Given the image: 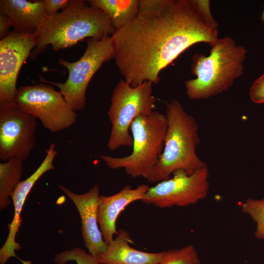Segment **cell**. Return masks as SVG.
I'll return each mask as SVG.
<instances>
[{
	"label": "cell",
	"instance_id": "cell-11",
	"mask_svg": "<svg viewBox=\"0 0 264 264\" xmlns=\"http://www.w3.org/2000/svg\"><path fill=\"white\" fill-rule=\"evenodd\" d=\"M37 45L35 33L10 32L0 41V106L16 105L20 70Z\"/></svg>",
	"mask_w": 264,
	"mask_h": 264
},
{
	"label": "cell",
	"instance_id": "cell-21",
	"mask_svg": "<svg viewBox=\"0 0 264 264\" xmlns=\"http://www.w3.org/2000/svg\"><path fill=\"white\" fill-rule=\"evenodd\" d=\"M71 261L77 264H98L95 258L80 247L56 254L54 259L56 264H66Z\"/></svg>",
	"mask_w": 264,
	"mask_h": 264
},
{
	"label": "cell",
	"instance_id": "cell-1",
	"mask_svg": "<svg viewBox=\"0 0 264 264\" xmlns=\"http://www.w3.org/2000/svg\"><path fill=\"white\" fill-rule=\"evenodd\" d=\"M208 0H173L167 7L138 14L111 36L115 64L124 80L134 87L157 85L161 71L191 46H212L218 24Z\"/></svg>",
	"mask_w": 264,
	"mask_h": 264
},
{
	"label": "cell",
	"instance_id": "cell-16",
	"mask_svg": "<svg viewBox=\"0 0 264 264\" xmlns=\"http://www.w3.org/2000/svg\"><path fill=\"white\" fill-rule=\"evenodd\" d=\"M0 11L10 17L13 31L21 33H35L47 17L44 0H0Z\"/></svg>",
	"mask_w": 264,
	"mask_h": 264
},
{
	"label": "cell",
	"instance_id": "cell-5",
	"mask_svg": "<svg viewBox=\"0 0 264 264\" xmlns=\"http://www.w3.org/2000/svg\"><path fill=\"white\" fill-rule=\"evenodd\" d=\"M167 129L166 116L158 111L139 115L130 127L132 153L123 157L101 155V158L110 169L123 168L132 178L142 177L148 180L162 153Z\"/></svg>",
	"mask_w": 264,
	"mask_h": 264
},
{
	"label": "cell",
	"instance_id": "cell-9",
	"mask_svg": "<svg viewBox=\"0 0 264 264\" xmlns=\"http://www.w3.org/2000/svg\"><path fill=\"white\" fill-rule=\"evenodd\" d=\"M207 166L189 175L183 170L150 188L141 200L159 208L187 206L205 198L209 189Z\"/></svg>",
	"mask_w": 264,
	"mask_h": 264
},
{
	"label": "cell",
	"instance_id": "cell-14",
	"mask_svg": "<svg viewBox=\"0 0 264 264\" xmlns=\"http://www.w3.org/2000/svg\"><path fill=\"white\" fill-rule=\"evenodd\" d=\"M149 188L147 184L140 185L135 189L128 185L114 195L100 196L97 220L103 239L108 245L113 240L114 235L118 234L116 222L121 212L132 202L141 200Z\"/></svg>",
	"mask_w": 264,
	"mask_h": 264
},
{
	"label": "cell",
	"instance_id": "cell-6",
	"mask_svg": "<svg viewBox=\"0 0 264 264\" xmlns=\"http://www.w3.org/2000/svg\"><path fill=\"white\" fill-rule=\"evenodd\" d=\"M153 85L145 82L133 87L122 79L116 85L108 111L111 130L107 147L110 151L132 146L129 131L132 122L139 115L151 114L155 107L156 98L153 95Z\"/></svg>",
	"mask_w": 264,
	"mask_h": 264
},
{
	"label": "cell",
	"instance_id": "cell-7",
	"mask_svg": "<svg viewBox=\"0 0 264 264\" xmlns=\"http://www.w3.org/2000/svg\"><path fill=\"white\" fill-rule=\"evenodd\" d=\"M113 57L111 36L102 39L88 38L86 51L78 60L74 62L63 59L59 60V64L65 67L68 72L65 82L43 81L57 87L73 110H82L86 106V91L91 79L103 63Z\"/></svg>",
	"mask_w": 264,
	"mask_h": 264
},
{
	"label": "cell",
	"instance_id": "cell-22",
	"mask_svg": "<svg viewBox=\"0 0 264 264\" xmlns=\"http://www.w3.org/2000/svg\"><path fill=\"white\" fill-rule=\"evenodd\" d=\"M172 1L173 0H139L138 14L159 11L167 7Z\"/></svg>",
	"mask_w": 264,
	"mask_h": 264
},
{
	"label": "cell",
	"instance_id": "cell-19",
	"mask_svg": "<svg viewBox=\"0 0 264 264\" xmlns=\"http://www.w3.org/2000/svg\"><path fill=\"white\" fill-rule=\"evenodd\" d=\"M242 211L248 214L256 222V237L264 239V198H248L241 204Z\"/></svg>",
	"mask_w": 264,
	"mask_h": 264
},
{
	"label": "cell",
	"instance_id": "cell-25",
	"mask_svg": "<svg viewBox=\"0 0 264 264\" xmlns=\"http://www.w3.org/2000/svg\"><path fill=\"white\" fill-rule=\"evenodd\" d=\"M12 26L10 17L5 13L0 11V39L2 40L7 37L9 33L10 28Z\"/></svg>",
	"mask_w": 264,
	"mask_h": 264
},
{
	"label": "cell",
	"instance_id": "cell-20",
	"mask_svg": "<svg viewBox=\"0 0 264 264\" xmlns=\"http://www.w3.org/2000/svg\"><path fill=\"white\" fill-rule=\"evenodd\" d=\"M195 247L188 245L181 248L167 251L165 257L158 264H200Z\"/></svg>",
	"mask_w": 264,
	"mask_h": 264
},
{
	"label": "cell",
	"instance_id": "cell-17",
	"mask_svg": "<svg viewBox=\"0 0 264 264\" xmlns=\"http://www.w3.org/2000/svg\"><path fill=\"white\" fill-rule=\"evenodd\" d=\"M91 6L102 10L113 26L118 30L130 23L137 15L139 0H88Z\"/></svg>",
	"mask_w": 264,
	"mask_h": 264
},
{
	"label": "cell",
	"instance_id": "cell-18",
	"mask_svg": "<svg viewBox=\"0 0 264 264\" xmlns=\"http://www.w3.org/2000/svg\"><path fill=\"white\" fill-rule=\"evenodd\" d=\"M23 161L11 159L0 163V209L7 208L11 203V196L21 181Z\"/></svg>",
	"mask_w": 264,
	"mask_h": 264
},
{
	"label": "cell",
	"instance_id": "cell-13",
	"mask_svg": "<svg viewBox=\"0 0 264 264\" xmlns=\"http://www.w3.org/2000/svg\"><path fill=\"white\" fill-rule=\"evenodd\" d=\"M58 187L73 202L81 220L82 236L89 253L96 258L107 249L108 244L103 239L98 227L97 209L99 200V188L95 184L86 193H74L66 187Z\"/></svg>",
	"mask_w": 264,
	"mask_h": 264
},
{
	"label": "cell",
	"instance_id": "cell-3",
	"mask_svg": "<svg viewBox=\"0 0 264 264\" xmlns=\"http://www.w3.org/2000/svg\"><path fill=\"white\" fill-rule=\"evenodd\" d=\"M210 54H195L191 71L196 78L185 82L191 100L206 99L227 90L243 73L247 51L231 37L219 38Z\"/></svg>",
	"mask_w": 264,
	"mask_h": 264
},
{
	"label": "cell",
	"instance_id": "cell-15",
	"mask_svg": "<svg viewBox=\"0 0 264 264\" xmlns=\"http://www.w3.org/2000/svg\"><path fill=\"white\" fill-rule=\"evenodd\" d=\"M132 242L127 231L121 229L106 250L96 258L98 264H158L167 251L150 253L138 250L129 245Z\"/></svg>",
	"mask_w": 264,
	"mask_h": 264
},
{
	"label": "cell",
	"instance_id": "cell-2",
	"mask_svg": "<svg viewBox=\"0 0 264 264\" xmlns=\"http://www.w3.org/2000/svg\"><path fill=\"white\" fill-rule=\"evenodd\" d=\"M116 31L107 15L88 0H71L65 10L47 17L35 34L37 45L32 59L48 45L55 51L70 47L85 38L102 39Z\"/></svg>",
	"mask_w": 264,
	"mask_h": 264
},
{
	"label": "cell",
	"instance_id": "cell-24",
	"mask_svg": "<svg viewBox=\"0 0 264 264\" xmlns=\"http://www.w3.org/2000/svg\"><path fill=\"white\" fill-rule=\"evenodd\" d=\"M71 0H44L45 13L47 17L53 16L61 10L66 9Z\"/></svg>",
	"mask_w": 264,
	"mask_h": 264
},
{
	"label": "cell",
	"instance_id": "cell-10",
	"mask_svg": "<svg viewBox=\"0 0 264 264\" xmlns=\"http://www.w3.org/2000/svg\"><path fill=\"white\" fill-rule=\"evenodd\" d=\"M37 119L17 105L0 106V159L24 161L36 146Z\"/></svg>",
	"mask_w": 264,
	"mask_h": 264
},
{
	"label": "cell",
	"instance_id": "cell-12",
	"mask_svg": "<svg viewBox=\"0 0 264 264\" xmlns=\"http://www.w3.org/2000/svg\"><path fill=\"white\" fill-rule=\"evenodd\" d=\"M55 147L53 143L49 144L48 149L46 151L45 157L40 165L30 176L19 182L11 196L14 214L12 222L8 225L9 233L7 238L0 249V264H5L12 257L18 258L23 264H32L30 261H23L16 255L15 250L22 247L16 242L15 238L22 222L20 215L27 195L35 183L44 173L54 169L53 162L57 154Z\"/></svg>",
	"mask_w": 264,
	"mask_h": 264
},
{
	"label": "cell",
	"instance_id": "cell-8",
	"mask_svg": "<svg viewBox=\"0 0 264 264\" xmlns=\"http://www.w3.org/2000/svg\"><path fill=\"white\" fill-rule=\"evenodd\" d=\"M17 106L38 119L44 127L52 132L68 129L76 122L77 114L60 91L44 84L18 88Z\"/></svg>",
	"mask_w": 264,
	"mask_h": 264
},
{
	"label": "cell",
	"instance_id": "cell-4",
	"mask_svg": "<svg viewBox=\"0 0 264 264\" xmlns=\"http://www.w3.org/2000/svg\"><path fill=\"white\" fill-rule=\"evenodd\" d=\"M167 129L164 146L158 162L148 180L156 183L169 179L176 170L191 175L207 166L196 153L200 143L195 118L177 99L166 104Z\"/></svg>",
	"mask_w": 264,
	"mask_h": 264
},
{
	"label": "cell",
	"instance_id": "cell-23",
	"mask_svg": "<svg viewBox=\"0 0 264 264\" xmlns=\"http://www.w3.org/2000/svg\"><path fill=\"white\" fill-rule=\"evenodd\" d=\"M249 94L253 102L259 104L264 103V73L253 82Z\"/></svg>",
	"mask_w": 264,
	"mask_h": 264
},
{
	"label": "cell",
	"instance_id": "cell-26",
	"mask_svg": "<svg viewBox=\"0 0 264 264\" xmlns=\"http://www.w3.org/2000/svg\"><path fill=\"white\" fill-rule=\"evenodd\" d=\"M262 19L264 20V11L262 14Z\"/></svg>",
	"mask_w": 264,
	"mask_h": 264
}]
</instances>
